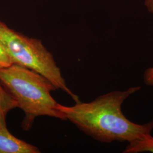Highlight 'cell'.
<instances>
[{
    "mask_svg": "<svg viewBox=\"0 0 153 153\" xmlns=\"http://www.w3.org/2000/svg\"><path fill=\"white\" fill-rule=\"evenodd\" d=\"M0 40L13 64L36 71L52 82L56 89L67 93L76 103L80 101L78 96L67 86L53 55L41 40L18 33L2 21H0Z\"/></svg>",
    "mask_w": 153,
    "mask_h": 153,
    "instance_id": "cell-3",
    "label": "cell"
},
{
    "mask_svg": "<svg viewBox=\"0 0 153 153\" xmlns=\"http://www.w3.org/2000/svg\"><path fill=\"white\" fill-rule=\"evenodd\" d=\"M143 79L146 86L153 88V67L149 68L145 71Z\"/></svg>",
    "mask_w": 153,
    "mask_h": 153,
    "instance_id": "cell-8",
    "label": "cell"
},
{
    "mask_svg": "<svg viewBox=\"0 0 153 153\" xmlns=\"http://www.w3.org/2000/svg\"><path fill=\"white\" fill-rule=\"evenodd\" d=\"M144 5L148 11L153 14V0H144Z\"/></svg>",
    "mask_w": 153,
    "mask_h": 153,
    "instance_id": "cell-9",
    "label": "cell"
},
{
    "mask_svg": "<svg viewBox=\"0 0 153 153\" xmlns=\"http://www.w3.org/2000/svg\"><path fill=\"white\" fill-rule=\"evenodd\" d=\"M36 146L14 136L7 128L0 129V153H39Z\"/></svg>",
    "mask_w": 153,
    "mask_h": 153,
    "instance_id": "cell-4",
    "label": "cell"
},
{
    "mask_svg": "<svg viewBox=\"0 0 153 153\" xmlns=\"http://www.w3.org/2000/svg\"><path fill=\"white\" fill-rule=\"evenodd\" d=\"M0 81L25 114L21 127L28 131L35 119L47 116L65 120L51 92L56 88L42 75L16 64L0 69Z\"/></svg>",
    "mask_w": 153,
    "mask_h": 153,
    "instance_id": "cell-2",
    "label": "cell"
},
{
    "mask_svg": "<svg viewBox=\"0 0 153 153\" xmlns=\"http://www.w3.org/2000/svg\"><path fill=\"white\" fill-rule=\"evenodd\" d=\"M13 64L9 55L0 40V69L7 68Z\"/></svg>",
    "mask_w": 153,
    "mask_h": 153,
    "instance_id": "cell-7",
    "label": "cell"
},
{
    "mask_svg": "<svg viewBox=\"0 0 153 153\" xmlns=\"http://www.w3.org/2000/svg\"><path fill=\"white\" fill-rule=\"evenodd\" d=\"M148 152L153 153V137L148 135L143 139L128 143L123 153H140Z\"/></svg>",
    "mask_w": 153,
    "mask_h": 153,
    "instance_id": "cell-6",
    "label": "cell"
},
{
    "mask_svg": "<svg viewBox=\"0 0 153 153\" xmlns=\"http://www.w3.org/2000/svg\"><path fill=\"white\" fill-rule=\"evenodd\" d=\"M18 107L15 99L0 81V129L7 128L6 116L9 112Z\"/></svg>",
    "mask_w": 153,
    "mask_h": 153,
    "instance_id": "cell-5",
    "label": "cell"
},
{
    "mask_svg": "<svg viewBox=\"0 0 153 153\" xmlns=\"http://www.w3.org/2000/svg\"><path fill=\"white\" fill-rule=\"evenodd\" d=\"M141 89V86L116 90L100 95L94 100L79 101L68 107L58 104L57 108L74 125L88 136L103 143L114 141L130 143L151 134L153 120L146 124L131 122L123 113L126 99Z\"/></svg>",
    "mask_w": 153,
    "mask_h": 153,
    "instance_id": "cell-1",
    "label": "cell"
}]
</instances>
